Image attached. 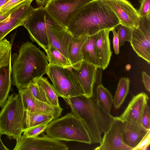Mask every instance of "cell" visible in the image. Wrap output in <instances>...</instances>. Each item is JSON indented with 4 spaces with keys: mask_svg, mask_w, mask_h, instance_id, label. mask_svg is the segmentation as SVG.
Segmentation results:
<instances>
[{
    "mask_svg": "<svg viewBox=\"0 0 150 150\" xmlns=\"http://www.w3.org/2000/svg\"><path fill=\"white\" fill-rule=\"evenodd\" d=\"M11 61L12 85L18 90L27 87L46 74L49 65L44 53L28 41L21 45L18 54H13Z\"/></svg>",
    "mask_w": 150,
    "mask_h": 150,
    "instance_id": "cell-1",
    "label": "cell"
},
{
    "mask_svg": "<svg viewBox=\"0 0 150 150\" xmlns=\"http://www.w3.org/2000/svg\"><path fill=\"white\" fill-rule=\"evenodd\" d=\"M120 24L118 18L108 6L102 0H93L80 9L67 29L74 37L91 36Z\"/></svg>",
    "mask_w": 150,
    "mask_h": 150,
    "instance_id": "cell-2",
    "label": "cell"
},
{
    "mask_svg": "<svg viewBox=\"0 0 150 150\" xmlns=\"http://www.w3.org/2000/svg\"><path fill=\"white\" fill-rule=\"evenodd\" d=\"M70 106L71 113L82 122L87 129L92 143L100 144L102 135L109 129L114 117L105 113L92 97L80 96L65 100Z\"/></svg>",
    "mask_w": 150,
    "mask_h": 150,
    "instance_id": "cell-3",
    "label": "cell"
},
{
    "mask_svg": "<svg viewBox=\"0 0 150 150\" xmlns=\"http://www.w3.org/2000/svg\"><path fill=\"white\" fill-rule=\"evenodd\" d=\"M44 132L50 137L58 140L76 141L91 144L89 134L81 120L71 112L53 119Z\"/></svg>",
    "mask_w": 150,
    "mask_h": 150,
    "instance_id": "cell-4",
    "label": "cell"
},
{
    "mask_svg": "<svg viewBox=\"0 0 150 150\" xmlns=\"http://www.w3.org/2000/svg\"><path fill=\"white\" fill-rule=\"evenodd\" d=\"M25 112L20 94L9 96L0 112V136L17 140L25 129L23 121Z\"/></svg>",
    "mask_w": 150,
    "mask_h": 150,
    "instance_id": "cell-5",
    "label": "cell"
},
{
    "mask_svg": "<svg viewBox=\"0 0 150 150\" xmlns=\"http://www.w3.org/2000/svg\"><path fill=\"white\" fill-rule=\"evenodd\" d=\"M58 97L65 100L69 98L84 96L82 88L70 67L49 64L46 74Z\"/></svg>",
    "mask_w": 150,
    "mask_h": 150,
    "instance_id": "cell-6",
    "label": "cell"
},
{
    "mask_svg": "<svg viewBox=\"0 0 150 150\" xmlns=\"http://www.w3.org/2000/svg\"><path fill=\"white\" fill-rule=\"evenodd\" d=\"M56 21L44 7L39 6L34 9L24 21L23 26L27 30L32 41L37 43L46 52L50 46L47 28L50 24Z\"/></svg>",
    "mask_w": 150,
    "mask_h": 150,
    "instance_id": "cell-7",
    "label": "cell"
},
{
    "mask_svg": "<svg viewBox=\"0 0 150 150\" xmlns=\"http://www.w3.org/2000/svg\"><path fill=\"white\" fill-rule=\"evenodd\" d=\"M92 0H48L44 7L55 21L67 28L80 9Z\"/></svg>",
    "mask_w": 150,
    "mask_h": 150,
    "instance_id": "cell-8",
    "label": "cell"
},
{
    "mask_svg": "<svg viewBox=\"0 0 150 150\" xmlns=\"http://www.w3.org/2000/svg\"><path fill=\"white\" fill-rule=\"evenodd\" d=\"M130 45L138 56L150 63V16L140 17L139 26L132 28Z\"/></svg>",
    "mask_w": 150,
    "mask_h": 150,
    "instance_id": "cell-9",
    "label": "cell"
},
{
    "mask_svg": "<svg viewBox=\"0 0 150 150\" xmlns=\"http://www.w3.org/2000/svg\"><path fill=\"white\" fill-rule=\"evenodd\" d=\"M13 150H67L64 143L44 134L42 137H28L23 134Z\"/></svg>",
    "mask_w": 150,
    "mask_h": 150,
    "instance_id": "cell-10",
    "label": "cell"
},
{
    "mask_svg": "<svg viewBox=\"0 0 150 150\" xmlns=\"http://www.w3.org/2000/svg\"><path fill=\"white\" fill-rule=\"evenodd\" d=\"M115 14L120 24L130 28L138 27L140 16L132 4L127 0H102Z\"/></svg>",
    "mask_w": 150,
    "mask_h": 150,
    "instance_id": "cell-11",
    "label": "cell"
},
{
    "mask_svg": "<svg viewBox=\"0 0 150 150\" xmlns=\"http://www.w3.org/2000/svg\"><path fill=\"white\" fill-rule=\"evenodd\" d=\"M123 121L114 117L108 131L104 133L102 140L96 150H131L123 140Z\"/></svg>",
    "mask_w": 150,
    "mask_h": 150,
    "instance_id": "cell-12",
    "label": "cell"
},
{
    "mask_svg": "<svg viewBox=\"0 0 150 150\" xmlns=\"http://www.w3.org/2000/svg\"><path fill=\"white\" fill-rule=\"evenodd\" d=\"M98 68L96 66L83 60L71 67L72 71L82 88L84 96L87 97L93 96V86Z\"/></svg>",
    "mask_w": 150,
    "mask_h": 150,
    "instance_id": "cell-13",
    "label": "cell"
},
{
    "mask_svg": "<svg viewBox=\"0 0 150 150\" xmlns=\"http://www.w3.org/2000/svg\"><path fill=\"white\" fill-rule=\"evenodd\" d=\"M33 0H29L11 14L6 20L0 23V41L13 30L23 26L24 21L34 10L31 4Z\"/></svg>",
    "mask_w": 150,
    "mask_h": 150,
    "instance_id": "cell-14",
    "label": "cell"
},
{
    "mask_svg": "<svg viewBox=\"0 0 150 150\" xmlns=\"http://www.w3.org/2000/svg\"><path fill=\"white\" fill-rule=\"evenodd\" d=\"M50 45L58 50L68 59V50L73 35L67 30L56 21L47 28Z\"/></svg>",
    "mask_w": 150,
    "mask_h": 150,
    "instance_id": "cell-15",
    "label": "cell"
},
{
    "mask_svg": "<svg viewBox=\"0 0 150 150\" xmlns=\"http://www.w3.org/2000/svg\"><path fill=\"white\" fill-rule=\"evenodd\" d=\"M149 97L144 92L133 97L123 113L117 117L123 121L141 125L142 117L145 104Z\"/></svg>",
    "mask_w": 150,
    "mask_h": 150,
    "instance_id": "cell-16",
    "label": "cell"
},
{
    "mask_svg": "<svg viewBox=\"0 0 150 150\" xmlns=\"http://www.w3.org/2000/svg\"><path fill=\"white\" fill-rule=\"evenodd\" d=\"M112 29H105L99 32L95 41L97 67L103 70L108 67L112 54L109 34Z\"/></svg>",
    "mask_w": 150,
    "mask_h": 150,
    "instance_id": "cell-17",
    "label": "cell"
},
{
    "mask_svg": "<svg viewBox=\"0 0 150 150\" xmlns=\"http://www.w3.org/2000/svg\"><path fill=\"white\" fill-rule=\"evenodd\" d=\"M123 141L131 150L138 144L149 130L142 125L134 124L125 121H123Z\"/></svg>",
    "mask_w": 150,
    "mask_h": 150,
    "instance_id": "cell-18",
    "label": "cell"
},
{
    "mask_svg": "<svg viewBox=\"0 0 150 150\" xmlns=\"http://www.w3.org/2000/svg\"><path fill=\"white\" fill-rule=\"evenodd\" d=\"M11 62L7 65L0 68V107L1 108L11 90Z\"/></svg>",
    "mask_w": 150,
    "mask_h": 150,
    "instance_id": "cell-19",
    "label": "cell"
},
{
    "mask_svg": "<svg viewBox=\"0 0 150 150\" xmlns=\"http://www.w3.org/2000/svg\"><path fill=\"white\" fill-rule=\"evenodd\" d=\"M87 38V35L73 36L68 50V59L71 66L76 65L82 61L81 50Z\"/></svg>",
    "mask_w": 150,
    "mask_h": 150,
    "instance_id": "cell-20",
    "label": "cell"
},
{
    "mask_svg": "<svg viewBox=\"0 0 150 150\" xmlns=\"http://www.w3.org/2000/svg\"><path fill=\"white\" fill-rule=\"evenodd\" d=\"M54 119L51 115L25 111L23 125L25 130L45 123H49Z\"/></svg>",
    "mask_w": 150,
    "mask_h": 150,
    "instance_id": "cell-21",
    "label": "cell"
},
{
    "mask_svg": "<svg viewBox=\"0 0 150 150\" xmlns=\"http://www.w3.org/2000/svg\"><path fill=\"white\" fill-rule=\"evenodd\" d=\"M96 101L98 105L106 114L110 115L113 98L110 92L101 83L96 88Z\"/></svg>",
    "mask_w": 150,
    "mask_h": 150,
    "instance_id": "cell-22",
    "label": "cell"
},
{
    "mask_svg": "<svg viewBox=\"0 0 150 150\" xmlns=\"http://www.w3.org/2000/svg\"><path fill=\"white\" fill-rule=\"evenodd\" d=\"M97 35V33L92 35L87 36V39L82 46L81 55L82 61L90 63L97 67L95 46Z\"/></svg>",
    "mask_w": 150,
    "mask_h": 150,
    "instance_id": "cell-23",
    "label": "cell"
},
{
    "mask_svg": "<svg viewBox=\"0 0 150 150\" xmlns=\"http://www.w3.org/2000/svg\"><path fill=\"white\" fill-rule=\"evenodd\" d=\"M35 82L42 89L47 99L51 105L60 106L57 93L53 85L46 78L42 77Z\"/></svg>",
    "mask_w": 150,
    "mask_h": 150,
    "instance_id": "cell-24",
    "label": "cell"
},
{
    "mask_svg": "<svg viewBox=\"0 0 150 150\" xmlns=\"http://www.w3.org/2000/svg\"><path fill=\"white\" fill-rule=\"evenodd\" d=\"M130 81L129 78H120L113 98L114 106L117 109L120 108L129 91Z\"/></svg>",
    "mask_w": 150,
    "mask_h": 150,
    "instance_id": "cell-25",
    "label": "cell"
},
{
    "mask_svg": "<svg viewBox=\"0 0 150 150\" xmlns=\"http://www.w3.org/2000/svg\"><path fill=\"white\" fill-rule=\"evenodd\" d=\"M46 52L49 64L65 67L71 66L69 59L51 45Z\"/></svg>",
    "mask_w": 150,
    "mask_h": 150,
    "instance_id": "cell-26",
    "label": "cell"
},
{
    "mask_svg": "<svg viewBox=\"0 0 150 150\" xmlns=\"http://www.w3.org/2000/svg\"><path fill=\"white\" fill-rule=\"evenodd\" d=\"M12 45L6 38L0 41V68L8 65L11 61Z\"/></svg>",
    "mask_w": 150,
    "mask_h": 150,
    "instance_id": "cell-27",
    "label": "cell"
},
{
    "mask_svg": "<svg viewBox=\"0 0 150 150\" xmlns=\"http://www.w3.org/2000/svg\"><path fill=\"white\" fill-rule=\"evenodd\" d=\"M115 29L118 37L119 47L123 45L126 41L131 42L132 28L120 24L116 26Z\"/></svg>",
    "mask_w": 150,
    "mask_h": 150,
    "instance_id": "cell-28",
    "label": "cell"
},
{
    "mask_svg": "<svg viewBox=\"0 0 150 150\" xmlns=\"http://www.w3.org/2000/svg\"><path fill=\"white\" fill-rule=\"evenodd\" d=\"M27 87L29 89L35 98L51 105L47 99L42 89L36 82H34L30 84Z\"/></svg>",
    "mask_w": 150,
    "mask_h": 150,
    "instance_id": "cell-29",
    "label": "cell"
},
{
    "mask_svg": "<svg viewBox=\"0 0 150 150\" xmlns=\"http://www.w3.org/2000/svg\"><path fill=\"white\" fill-rule=\"evenodd\" d=\"M49 123L43 124L26 129L24 132L23 134L28 137H38V135L44 132Z\"/></svg>",
    "mask_w": 150,
    "mask_h": 150,
    "instance_id": "cell-30",
    "label": "cell"
},
{
    "mask_svg": "<svg viewBox=\"0 0 150 150\" xmlns=\"http://www.w3.org/2000/svg\"><path fill=\"white\" fill-rule=\"evenodd\" d=\"M139 1L140 6L137 10L140 17L150 16V0H141Z\"/></svg>",
    "mask_w": 150,
    "mask_h": 150,
    "instance_id": "cell-31",
    "label": "cell"
},
{
    "mask_svg": "<svg viewBox=\"0 0 150 150\" xmlns=\"http://www.w3.org/2000/svg\"><path fill=\"white\" fill-rule=\"evenodd\" d=\"M141 125L146 129H150V108L147 103L145 104L144 108Z\"/></svg>",
    "mask_w": 150,
    "mask_h": 150,
    "instance_id": "cell-32",
    "label": "cell"
},
{
    "mask_svg": "<svg viewBox=\"0 0 150 150\" xmlns=\"http://www.w3.org/2000/svg\"><path fill=\"white\" fill-rule=\"evenodd\" d=\"M150 143V129L148 130L138 144L132 150H146Z\"/></svg>",
    "mask_w": 150,
    "mask_h": 150,
    "instance_id": "cell-33",
    "label": "cell"
},
{
    "mask_svg": "<svg viewBox=\"0 0 150 150\" xmlns=\"http://www.w3.org/2000/svg\"><path fill=\"white\" fill-rule=\"evenodd\" d=\"M26 0H9L0 8V13H4Z\"/></svg>",
    "mask_w": 150,
    "mask_h": 150,
    "instance_id": "cell-34",
    "label": "cell"
},
{
    "mask_svg": "<svg viewBox=\"0 0 150 150\" xmlns=\"http://www.w3.org/2000/svg\"><path fill=\"white\" fill-rule=\"evenodd\" d=\"M111 31L113 35V45L115 52V54H118L119 53V40L118 35L115 28H113Z\"/></svg>",
    "mask_w": 150,
    "mask_h": 150,
    "instance_id": "cell-35",
    "label": "cell"
},
{
    "mask_svg": "<svg viewBox=\"0 0 150 150\" xmlns=\"http://www.w3.org/2000/svg\"><path fill=\"white\" fill-rule=\"evenodd\" d=\"M23 5V3H21L13 7L5 12L0 13V23L7 19L11 13Z\"/></svg>",
    "mask_w": 150,
    "mask_h": 150,
    "instance_id": "cell-36",
    "label": "cell"
},
{
    "mask_svg": "<svg viewBox=\"0 0 150 150\" xmlns=\"http://www.w3.org/2000/svg\"><path fill=\"white\" fill-rule=\"evenodd\" d=\"M142 81L146 90L150 92V78L146 73L143 71L142 73Z\"/></svg>",
    "mask_w": 150,
    "mask_h": 150,
    "instance_id": "cell-37",
    "label": "cell"
},
{
    "mask_svg": "<svg viewBox=\"0 0 150 150\" xmlns=\"http://www.w3.org/2000/svg\"><path fill=\"white\" fill-rule=\"evenodd\" d=\"M38 6L44 7L48 0H35Z\"/></svg>",
    "mask_w": 150,
    "mask_h": 150,
    "instance_id": "cell-38",
    "label": "cell"
},
{
    "mask_svg": "<svg viewBox=\"0 0 150 150\" xmlns=\"http://www.w3.org/2000/svg\"><path fill=\"white\" fill-rule=\"evenodd\" d=\"M1 136H0V150H9L3 144L1 139Z\"/></svg>",
    "mask_w": 150,
    "mask_h": 150,
    "instance_id": "cell-39",
    "label": "cell"
},
{
    "mask_svg": "<svg viewBox=\"0 0 150 150\" xmlns=\"http://www.w3.org/2000/svg\"><path fill=\"white\" fill-rule=\"evenodd\" d=\"M9 0H0V8Z\"/></svg>",
    "mask_w": 150,
    "mask_h": 150,
    "instance_id": "cell-40",
    "label": "cell"
},
{
    "mask_svg": "<svg viewBox=\"0 0 150 150\" xmlns=\"http://www.w3.org/2000/svg\"><path fill=\"white\" fill-rule=\"evenodd\" d=\"M127 0L128 1L129 0Z\"/></svg>",
    "mask_w": 150,
    "mask_h": 150,
    "instance_id": "cell-41",
    "label": "cell"
}]
</instances>
